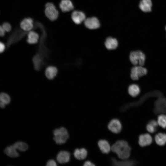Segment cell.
<instances>
[{"mask_svg":"<svg viewBox=\"0 0 166 166\" xmlns=\"http://www.w3.org/2000/svg\"><path fill=\"white\" fill-rule=\"evenodd\" d=\"M85 26L90 29H94L98 28L100 23L97 18L95 17L86 18L84 21Z\"/></svg>","mask_w":166,"mask_h":166,"instance_id":"obj_7","label":"cell"},{"mask_svg":"<svg viewBox=\"0 0 166 166\" xmlns=\"http://www.w3.org/2000/svg\"><path fill=\"white\" fill-rule=\"evenodd\" d=\"M118 42L117 40L111 37L108 38L105 42V45L108 49H113L117 47Z\"/></svg>","mask_w":166,"mask_h":166,"instance_id":"obj_17","label":"cell"},{"mask_svg":"<svg viewBox=\"0 0 166 166\" xmlns=\"http://www.w3.org/2000/svg\"><path fill=\"white\" fill-rule=\"evenodd\" d=\"M16 149L13 145H10L5 148L4 152L5 154L10 157H17L19 156V154Z\"/></svg>","mask_w":166,"mask_h":166,"instance_id":"obj_16","label":"cell"},{"mask_svg":"<svg viewBox=\"0 0 166 166\" xmlns=\"http://www.w3.org/2000/svg\"><path fill=\"white\" fill-rule=\"evenodd\" d=\"M155 140L156 144L159 145H165L166 143V134L162 133H158L155 135Z\"/></svg>","mask_w":166,"mask_h":166,"instance_id":"obj_20","label":"cell"},{"mask_svg":"<svg viewBox=\"0 0 166 166\" xmlns=\"http://www.w3.org/2000/svg\"><path fill=\"white\" fill-rule=\"evenodd\" d=\"M5 44L2 42H0V53L3 52L5 50Z\"/></svg>","mask_w":166,"mask_h":166,"instance_id":"obj_31","label":"cell"},{"mask_svg":"<svg viewBox=\"0 0 166 166\" xmlns=\"http://www.w3.org/2000/svg\"><path fill=\"white\" fill-rule=\"evenodd\" d=\"M158 125L157 122L154 120H152L147 125L146 129L150 133H154L156 131Z\"/></svg>","mask_w":166,"mask_h":166,"instance_id":"obj_22","label":"cell"},{"mask_svg":"<svg viewBox=\"0 0 166 166\" xmlns=\"http://www.w3.org/2000/svg\"><path fill=\"white\" fill-rule=\"evenodd\" d=\"M165 30H166V27H165Z\"/></svg>","mask_w":166,"mask_h":166,"instance_id":"obj_34","label":"cell"},{"mask_svg":"<svg viewBox=\"0 0 166 166\" xmlns=\"http://www.w3.org/2000/svg\"><path fill=\"white\" fill-rule=\"evenodd\" d=\"M108 128L112 132L115 133H118L121 130L122 125L118 119H113L109 123Z\"/></svg>","mask_w":166,"mask_h":166,"instance_id":"obj_6","label":"cell"},{"mask_svg":"<svg viewBox=\"0 0 166 166\" xmlns=\"http://www.w3.org/2000/svg\"><path fill=\"white\" fill-rule=\"evenodd\" d=\"M70 159V154L67 151H61L57 154V159L60 164H65L69 162Z\"/></svg>","mask_w":166,"mask_h":166,"instance_id":"obj_10","label":"cell"},{"mask_svg":"<svg viewBox=\"0 0 166 166\" xmlns=\"http://www.w3.org/2000/svg\"><path fill=\"white\" fill-rule=\"evenodd\" d=\"M2 27L6 31L9 32L11 29V26L10 24L8 22H5L3 24Z\"/></svg>","mask_w":166,"mask_h":166,"instance_id":"obj_28","label":"cell"},{"mask_svg":"<svg viewBox=\"0 0 166 166\" xmlns=\"http://www.w3.org/2000/svg\"><path fill=\"white\" fill-rule=\"evenodd\" d=\"M158 124L164 128H166V115L162 114L159 115L157 118Z\"/></svg>","mask_w":166,"mask_h":166,"instance_id":"obj_26","label":"cell"},{"mask_svg":"<svg viewBox=\"0 0 166 166\" xmlns=\"http://www.w3.org/2000/svg\"><path fill=\"white\" fill-rule=\"evenodd\" d=\"M33 21L30 18L24 19L21 22L20 27L23 30L29 31L31 30L33 27Z\"/></svg>","mask_w":166,"mask_h":166,"instance_id":"obj_13","label":"cell"},{"mask_svg":"<svg viewBox=\"0 0 166 166\" xmlns=\"http://www.w3.org/2000/svg\"><path fill=\"white\" fill-rule=\"evenodd\" d=\"M5 30L3 28L2 26H1L0 27V35L1 36H3L5 34Z\"/></svg>","mask_w":166,"mask_h":166,"instance_id":"obj_32","label":"cell"},{"mask_svg":"<svg viewBox=\"0 0 166 166\" xmlns=\"http://www.w3.org/2000/svg\"><path fill=\"white\" fill-rule=\"evenodd\" d=\"M152 142V138L148 134L140 135L139 137L138 143L141 147H144L150 144Z\"/></svg>","mask_w":166,"mask_h":166,"instance_id":"obj_8","label":"cell"},{"mask_svg":"<svg viewBox=\"0 0 166 166\" xmlns=\"http://www.w3.org/2000/svg\"><path fill=\"white\" fill-rule=\"evenodd\" d=\"M129 58L131 62L135 65L138 64L143 66L144 64L145 55L140 50L132 51L130 54Z\"/></svg>","mask_w":166,"mask_h":166,"instance_id":"obj_3","label":"cell"},{"mask_svg":"<svg viewBox=\"0 0 166 166\" xmlns=\"http://www.w3.org/2000/svg\"><path fill=\"white\" fill-rule=\"evenodd\" d=\"M45 12L47 18L52 21L56 20L58 16V10L52 3L48 2L46 4Z\"/></svg>","mask_w":166,"mask_h":166,"instance_id":"obj_4","label":"cell"},{"mask_svg":"<svg viewBox=\"0 0 166 166\" xmlns=\"http://www.w3.org/2000/svg\"><path fill=\"white\" fill-rule=\"evenodd\" d=\"M155 105L157 108L160 109H166V99L164 97L160 98L156 102Z\"/></svg>","mask_w":166,"mask_h":166,"instance_id":"obj_25","label":"cell"},{"mask_svg":"<svg viewBox=\"0 0 166 166\" xmlns=\"http://www.w3.org/2000/svg\"><path fill=\"white\" fill-rule=\"evenodd\" d=\"M98 144L103 153L107 154L110 151L111 148L108 142L106 140H101L98 141Z\"/></svg>","mask_w":166,"mask_h":166,"instance_id":"obj_12","label":"cell"},{"mask_svg":"<svg viewBox=\"0 0 166 166\" xmlns=\"http://www.w3.org/2000/svg\"><path fill=\"white\" fill-rule=\"evenodd\" d=\"M95 165L93 163L89 160L85 162L83 164V166H92Z\"/></svg>","mask_w":166,"mask_h":166,"instance_id":"obj_30","label":"cell"},{"mask_svg":"<svg viewBox=\"0 0 166 166\" xmlns=\"http://www.w3.org/2000/svg\"><path fill=\"white\" fill-rule=\"evenodd\" d=\"M13 145L17 149L21 151H25L28 149V148L27 144L22 141L17 142Z\"/></svg>","mask_w":166,"mask_h":166,"instance_id":"obj_23","label":"cell"},{"mask_svg":"<svg viewBox=\"0 0 166 166\" xmlns=\"http://www.w3.org/2000/svg\"><path fill=\"white\" fill-rule=\"evenodd\" d=\"M87 152L84 148L76 149L74 152V156L75 158L78 160H82L86 157Z\"/></svg>","mask_w":166,"mask_h":166,"instance_id":"obj_18","label":"cell"},{"mask_svg":"<svg viewBox=\"0 0 166 166\" xmlns=\"http://www.w3.org/2000/svg\"><path fill=\"white\" fill-rule=\"evenodd\" d=\"M53 140L57 144H60L66 142L69 137L67 129L64 127L55 129L53 132Z\"/></svg>","mask_w":166,"mask_h":166,"instance_id":"obj_2","label":"cell"},{"mask_svg":"<svg viewBox=\"0 0 166 166\" xmlns=\"http://www.w3.org/2000/svg\"><path fill=\"white\" fill-rule=\"evenodd\" d=\"M147 73V70L141 65H135L131 69L130 77L133 80H137L139 77L146 75Z\"/></svg>","mask_w":166,"mask_h":166,"instance_id":"obj_5","label":"cell"},{"mask_svg":"<svg viewBox=\"0 0 166 166\" xmlns=\"http://www.w3.org/2000/svg\"><path fill=\"white\" fill-rule=\"evenodd\" d=\"M56 162L53 160H49L47 163L46 165L47 166H56L57 165Z\"/></svg>","mask_w":166,"mask_h":166,"instance_id":"obj_29","label":"cell"},{"mask_svg":"<svg viewBox=\"0 0 166 166\" xmlns=\"http://www.w3.org/2000/svg\"><path fill=\"white\" fill-rule=\"evenodd\" d=\"M39 35L34 31H30L28 35L27 42L30 44H34L36 43L39 39Z\"/></svg>","mask_w":166,"mask_h":166,"instance_id":"obj_21","label":"cell"},{"mask_svg":"<svg viewBox=\"0 0 166 166\" xmlns=\"http://www.w3.org/2000/svg\"><path fill=\"white\" fill-rule=\"evenodd\" d=\"M128 92L130 96L132 97H136L139 94L140 89L138 85L133 84L128 87Z\"/></svg>","mask_w":166,"mask_h":166,"instance_id":"obj_19","label":"cell"},{"mask_svg":"<svg viewBox=\"0 0 166 166\" xmlns=\"http://www.w3.org/2000/svg\"><path fill=\"white\" fill-rule=\"evenodd\" d=\"M0 102L7 105L10 103V98L7 94L2 92L0 94Z\"/></svg>","mask_w":166,"mask_h":166,"instance_id":"obj_27","label":"cell"},{"mask_svg":"<svg viewBox=\"0 0 166 166\" xmlns=\"http://www.w3.org/2000/svg\"><path fill=\"white\" fill-rule=\"evenodd\" d=\"M57 72V69L56 67L53 66H50L46 68L45 74L48 79L52 80L56 76Z\"/></svg>","mask_w":166,"mask_h":166,"instance_id":"obj_14","label":"cell"},{"mask_svg":"<svg viewBox=\"0 0 166 166\" xmlns=\"http://www.w3.org/2000/svg\"><path fill=\"white\" fill-rule=\"evenodd\" d=\"M112 164L115 166H128L131 165L132 163L130 161H119L114 158L111 160Z\"/></svg>","mask_w":166,"mask_h":166,"instance_id":"obj_24","label":"cell"},{"mask_svg":"<svg viewBox=\"0 0 166 166\" xmlns=\"http://www.w3.org/2000/svg\"><path fill=\"white\" fill-rule=\"evenodd\" d=\"M111 149L122 160H126L130 156L131 148L127 142L124 140L117 141L112 146Z\"/></svg>","mask_w":166,"mask_h":166,"instance_id":"obj_1","label":"cell"},{"mask_svg":"<svg viewBox=\"0 0 166 166\" xmlns=\"http://www.w3.org/2000/svg\"><path fill=\"white\" fill-rule=\"evenodd\" d=\"M71 17L73 22L77 24H80L86 19L84 13L78 11H74L72 14Z\"/></svg>","mask_w":166,"mask_h":166,"instance_id":"obj_9","label":"cell"},{"mask_svg":"<svg viewBox=\"0 0 166 166\" xmlns=\"http://www.w3.org/2000/svg\"><path fill=\"white\" fill-rule=\"evenodd\" d=\"M59 6L63 12L69 11L73 9V6L70 0H62L59 4Z\"/></svg>","mask_w":166,"mask_h":166,"instance_id":"obj_11","label":"cell"},{"mask_svg":"<svg viewBox=\"0 0 166 166\" xmlns=\"http://www.w3.org/2000/svg\"><path fill=\"white\" fill-rule=\"evenodd\" d=\"M139 6L143 11L145 12H150L151 10L152 2L151 0H141Z\"/></svg>","mask_w":166,"mask_h":166,"instance_id":"obj_15","label":"cell"},{"mask_svg":"<svg viewBox=\"0 0 166 166\" xmlns=\"http://www.w3.org/2000/svg\"><path fill=\"white\" fill-rule=\"evenodd\" d=\"M5 105L6 104H5L4 103L0 102V106L1 108H5Z\"/></svg>","mask_w":166,"mask_h":166,"instance_id":"obj_33","label":"cell"}]
</instances>
